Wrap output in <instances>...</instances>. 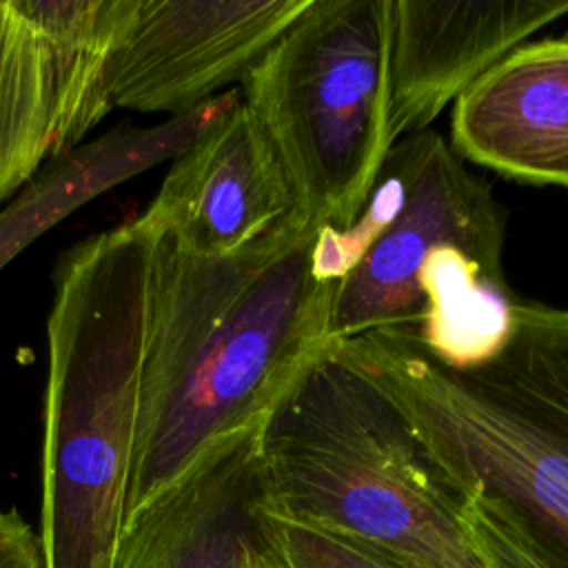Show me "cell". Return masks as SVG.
Segmentation results:
<instances>
[{
  "label": "cell",
  "mask_w": 568,
  "mask_h": 568,
  "mask_svg": "<svg viewBox=\"0 0 568 568\" xmlns=\"http://www.w3.org/2000/svg\"><path fill=\"white\" fill-rule=\"evenodd\" d=\"M320 224L293 215L253 244L191 255L151 235L138 433L124 521L209 446L262 424L328 346Z\"/></svg>",
  "instance_id": "obj_1"
},
{
  "label": "cell",
  "mask_w": 568,
  "mask_h": 568,
  "mask_svg": "<svg viewBox=\"0 0 568 568\" xmlns=\"http://www.w3.org/2000/svg\"><path fill=\"white\" fill-rule=\"evenodd\" d=\"M506 211L435 129L397 140L359 217L320 226L315 264L335 282L328 346L406 333L450 366L493 357L517 297L504 271Z\"/></svg>",
  "instance_id": "obj_2"
},
{
  "label": "cell",
  "mask_w": 568,
  "mask_h": 568,
  "mask_svg": "<svg viewBox=\"0 0 568 568\" xmlns=\"http://www.w3.org/2000/svg\"><path fill=\"white\" fill-rule=\"evenodd\" d=\"M331 346L404 410L466 497L568 568V308L519 300L506 344L473 366L406 333Z\"/></svg>",
  "instance_id": "obj_3"
},
{
  "label": "cell",
  "mask_w": 568,
  "mask_h": 568,
  "mask_svg": "<svg viewBox=\"0 0 568 568\" xmlns=\"http://www.w3.org/2000/svg\"><path fill=\"white\" fill-rule=\"evenodd\" d=\"M151 235L135 222L71 246L47 322L44 568H113L138 433Z\"/></svg>",
  "instance_id": "obj_4"
},
{
  "label": "cell",
  "mask_w": 568,
  "mask_h": 568,
  "mask_svg": "<svg viewBox=\"0 0 568 568\" xmlns=\"http://www.w3.org/2000/svg\"><path fill=\"white\" fill-rule=\"evenodd\" d=\"M257 444L277 521L368 544L408 568H490L468 497L404 410L333 346L288 384Z\"/></svg>",
  "instance_id": "obj_5"
},
{
  "label": "cell",
  "mask_w": 568,
  "mask_h": 568,
  "mask_svg": "<svg viewBox=\"0 0 568 568\" xmlns=\"http://www.w3.org/2000/svg\"><path fill=\"white\" fill-rule=\"evenodd\" d=\"M242 100L297 211L320 226H351L390 151L386 0H311L242 78Z\"/></svg>",
  "instance_id": "obj_6"
},
{
  "label": "cell",
  "mask_w": 568,
  "mask_h": 568,
  "mask_svg": "<svg viewBox=\"0 0 568 568\" xmlns=\"http://www.w3.org/2000/svg\"><path fill=\"white\" fill-rule=\"evenodd\" d=\"M311 0H133L104 71L109 106L184 115L242 80Z\"/></svg>",
  "instance_id": "obj_7"
},
{
  "label": "cell",
  "mask_w": 568,
  "mask_h": 568,
  "mask_svg": "<svg viewBox=\"0 0 568 568\" xmlns=\"http://www.w3.org/2000/svg\"><path fill=\"white\" fill-rule=\"evenodd\" d=\"M260 424L209 446L126 521L113 568H260L277 539Z\"/></svg>",
  "instance_id": "obj_8"
},
{
  "label": "cell",
  "mask_w": 568,
  "mask_h": 568,
  "mask_svg": "<svg viewBox=\"0 0 568 568\" xmlns=\"http://www.w3.org/2000/svg\"><path fill=\"white\" fill-rule=\"evenodd\" d=\"M293 215L297 202L264 129L240 100L173 158L155 197L133 220L184 253H235Z\"/></svg>",
  "instance_id": "obj_9"
},
{
  "label": "cell",
  "mask_w": 568,
  "mask_h": 568,
  "mask_svg": "<svg viewBox=\"0 0 568 568\" xmlns=\"http://www.w3.org/2000/svg\"><path fill=\"white\" fill-rule=\"evenodd\" d=\"M568 2L386 0V133L390 146L424 129L479 75Z\"/></svg>",
  "instance_id": "obj_10"
},
{
  "label": "cell",
  "mask_w": 568,
  "mask_h": 568,
  "mask_svg": "<svg viewBox=\"0 0 568 568\" xmlns=\"http://www.w3.org/2000/svg\"><path fill=\"white\" fill-rule=\"evenodd\" d=\"M450 146L513 182L568 191V36L528 40L455 102Z\"/></svg>",
  "instance_id": "obj_11"
},
{
  "label": "cell",
  "mask_w": 568,
  "mask_h": 568,
  "mask_svg": "<svg viewBox=\"0 0 568 568\" xmlns=\"http://www.w3.org/2000/svg\"><path fill=\"white\" fill-rule=\"evenodd\" d=\"M240 100L242 91L231 89L155 126L118 124L98 140L49 160L0 211V268L78 206L164 160L178 158Z\"/></svg>",
  "instance_id": "obj_12"
},
{
  "label": "cell",
  "mask_w": 568,
  "mask_h": 568,
  "mask_svg": "<svg viewBox=\"0 0 568 568\" xmlns=\"http://www.w3.org/2000/svg\"><path fill=\"white\" fill-rule=\"evenodd\" d=\"M133 0H13L44 40L58 93L53 158L80 146L111 111L102 84ZM51 158V160H53Z\"/></svg>",
  "instance_id": "obj_13"
},
{
  "label": "cell",
  "mask_w": 568,
  "mask_h": 568,
  "mask_svg": "<svg viewBox=\"0 0 568 568\" xmlns=\"http://www.w3.org/2000/svg\"><path fill=\"white\" fill-rule=\"evenodd\" d=\"M58 93L49 49L13 0H0V202L53 158Z\"/></svg>",
  "instance_id": "obj_14"
},
{
  "label": "cell",
  "mask_w": 568,
  "mask_h": 568,
  "mask_svg": "<svg viewBox=\"0 0 568 568\" xmlns=\"http://www.w3.org/2000/svg\"><path fill=\"white\" fill-rule=\"evenodd\" d=\"M277 550L286 568H408L368 544L284 521H277Z\"/></svg>",
  "instance_id": "obj_15"
},
{
  "label": "cell",
  "mask_w": 568,
  "mask_h": 568,
  "mask_svg": "<svg viewBox=\"0 0 568 568\" xmlns=\"http://www.w3.org/2000/svg\"><path fill=\"white\" fill-rule=\"evenodd\" d=\"M468 521L490 568H561L517 526L479 497H468Z\"/></svg>",
  "instance_id": "obj_16"
},
{
  "label": "cell",
  "mask_w": 568,
  "mask_h": 568,
  "mask_svg": "<svg viewBox=\"0 0 568 568\" xmlns=\"http://www.w3.org/2000/svg\"><path fill=\"white\" fill-rule=\"evenodd\" d=\"M0 568H44L40 532L18 508L0 506Z\"/></svg>",
  "instance_id": "obj_17"
},
{
  "label": "cell",
  "mask_w": 568,
  "mask_h": 568,
  "mask_svg": "<svg viewBox=\"0 0 568 568\" xmlns=\"http://www.w3.org/2000/svg\"><path fill=\"white\" fill-rule=\"evenodd\" d=\"M260 568H286L280 550H277V539H275V546L266 552V557L262 559V566Z\"/></svg>",
  "instance_id": "obj_18"
}]
</instances>
